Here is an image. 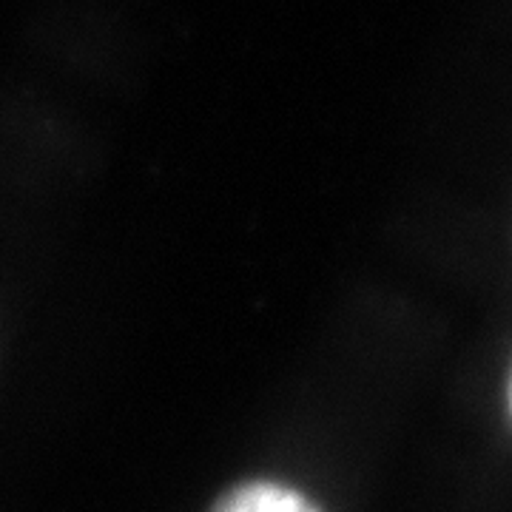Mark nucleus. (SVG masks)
Listing matches in <instances>:
<instances>
[{
	"instance_id": "obj_1",
	"label": "nucleus",
	"mask_w": 512,
	"mask_h": 512,
	"mask_svg": "<svg viewBox=\"0 0 512 512\" xmlns=\"http://www.w3.org/2000/svg\"><path fill=\"white\" fill-rule=\"evenodd\" d=\"M208 512H322L305 493L279 481H245L222 493Z\"/></svg>"
}]
</instances>
